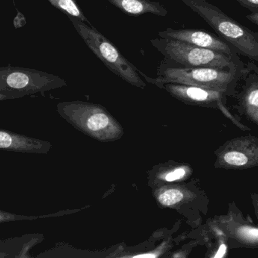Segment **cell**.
I'll use <instances>...</instances> for the list:
<instances>
[{
    "label": "cell",
    "instance_id": "cell-22",
    "mask_svg": "<svg viewBox=\"0 0 258 258\" xmlns=\"http://www.w3.org/2000/svg\"><path fill=\"white\" fill-rule=\"evenodd\" d=\"M6 100H10L9 97L6 96V95H2L0 94V101H6Z\"/></svg>",
    "mask_w": 258,
    "mask_h": 258
},
{
    "label": "cell",
    "instance_id": "cell-16",
    "mask_svg": "<svg viewBox=\"0 0 258 258\" xmlns=\"http://www.w3.org/2000/svg\"><path fill=\"white\" fill-rule=\"evenodd\" d=\"M39 217L33 216V215H17L11 213L0 209V224L3 223L13 222V221H33L37 219Z\"/></svg>",
    "mask_w": 258,
    "mask_h": 258
},
{
    "label": "cell",
    "instance_id": "cell-15",
    "mask_svg": "<svg viewBox=\"0 0 258 258\" xmlns=\"http://www.w3.org/2000/svg\"><path fill=\"white\" fill-rule=\"evenodd\" d=\"M109 124V118L105 114L96 113L92 115L87 121V127L89 130L97 131L105 128Z\"/></svg>",
    "mask_w": 258,
    "mask_h": 258
},
{
    "label": "cell",
    "instance_id": "cell-11",
    "mask_svg": "<svg viewBox=\"0 0 258 258\" xmlns=\"http://www.w3.org/2000/svg\"><path fill=\"white\" fill-rule=\"evenodd\" d=\"M39 242L37 236L33 234L6 240L0 239V258L29 257L28 253Z\"/></svg>",
    "mask_w": 258,
    "mask_h": 258
},
{
    "label": "cell",
    "instance_id": "cell-4",
    "mask_svg": "<svg viewBox=\"0 0 258 258\" xmlns=\"http://www.w3.org/2000/svg\"><path fill=\"white\" fill-rule=\"evenodd\" d=\"M64 83L57 76L21 67H0V94L10 99L46 92Z\"/></svg>",
    "mask_w": 258,
    "mask_h": 258
},
{
    "label": "cell",
    "instance_id": "cell-5",
    "mask_svg": "<svg viewBox=\"0 0 258 258\" xmlns=\"http://www.w3.org/2000/svg\"><path fill=\"white\" fill-rule=\"evenodd\" d=\"M162 39L152 40V44L166 57L187 68H224L238 65L235 60L238 56H228L176 39Z\"/></svg>",
    "mask_w": 258,
    "mask_h": 258
},
{
    "label": "cell",
    "instance_id": "cell-9",
    "mask_svg": "<svg viewBox=\"0 0 258 258\" xmlns=\"http://www.w3.org/2000/svg\"><path fill=\"white\" fill-rule=\"evenodd\" d=\"M46 149V142L43 141L0 129V150L24 154H40Z\"/></svg>",
    "mask_w": 258,
    "mask_h": 258
},
{
    "label": "cell",
    "instance_id": "cell-7",
    "mask_svg": "<svg viewBox=\"0 0 258 258\" xmlns=\"http://www.w3.org/2000/svg\"><path fill=\"white\" fill-rule=\"evenodd\" d=\"M221 228L217 229L218 236L226 240H233L242 247L258 248V226L248 222L236 205L221 218Z\"/></svg>",
    "mask_w": 258,
    "mask_h": 258
},
{
    "label": "cell",
    "instance_id": "cell-19",
    "mask_svg": "<svg viewBox=\"0 0 258 258\" xmlns=\"http://www.w3.org/2000/svg\"><path fill=\"white\" fill-rule=\"evenodd\" d=\"M251 199L252 201V204L254 206V212H255L256 217L258 221V193L255 192H251Z\"/></svg>",
    "mask_w": 258,
    "mask_h": 258
},
{
    "label": "cell",
    "instance_id": "cell-3",
    "mask_svg": "<svg viewBox=\"0 0 258 258\" xmlns=\"http://www.w3.org/2000/svg\"><path fill=\"white\" fill-rule=\"evenodd\" d=\"M242 74V68L238 65L224 68H169L165 71L164 80L221 91L233 95Z\"/></svg>",
    "mask_w": 258,
    "mask_h": 258
},
{
    "label": "cell",
    "instance_id": "cell-1",
    "mask_svg": "<svg viewBox=\"0 0 258 258\" xmlns=\"http://www.w3.org/2000/svg\"><path fill=\"white\" fill-rule=\"evenodd\" d=\"M203 18L239 54L258 61V33L230 18L206 0H181Z\"/></svg>",
    "mask_w": 258,
    "mask_h": 258
},
{
    "label": "cell",
    "instance_id": "cell-14",
    "mask_svg": "<svg viewBox=\"0 0 258 258\" xmlns=\"http://www.w3.org/2000/svg\"><path fill=\"white\" fill-rule=\"evenodd\" d=\"M183 199V194L177 189H170L161 194L159 201L164 206H171Z\"/></svg>",
    "mask_w": 258,
    "mask_h": 258
},
{
    "label": "cell",
    "instance_id": "cell-17",
    "mask_svg": "<svg viewBox=\"0 0 258 258\" xmlns=\"http://www.w3.org/2000/svg\"><path fill=\"white\" fill-rule=\"evenodd\" d=\"M185 174H186V171L183 168H178L173 172L167 174L166 177H165V180L168 182L175 181V180L183 178Z\"/></svg>",
    "mask_w": 258,
    "mask_h": 258
},
{
    "label": "cell",
    "instance_id": "cell-8",
    "mask_svg": "<svg viewBox=\"0 0 258 258\" xmlns=\"http://www.w3.org/2000/svg\"><path fill=\"white\" fill-rule=\"evenodd\" d=\"M159 36L163 39H172L176 40L187 42L191 45L207 48L213 51L225 53L230 56H237L239 54L236 49L219 38L201 30L195 29H182L174 30L168 28L159 32Z\"/></svg>",
    "mask_w": 258,
    "mask_h": 258
},
{
    "label": "cell",
    "instance_id": "cell-13",
    "mask_svg": "<svg viewBox=\"0 0 258 258\" xmlns=\"http://www.w3.org/2000/svg\"><path fill=\"white\" fill-rule=\"evenodd\" d=\"M52 6L60 9L61 12L69 16V18H77L90 24L88 18L85 16L81 8L77 3V0H48Z\"/></svg>",
    "mask_w": 258,
    "mask_h": 258
},
{
    "label": "cell",
    "instance_id": "cell-2",
    "mask_svg": "<svg viewBox=\"0 0 258 258\" xmlns=\"http://www.w3.org/2000/svg\"><path fill=\"white\" fill-rule=\"evenodd\" d=\"M69 18L86 45L110 71L132 84H143L137 68L104 35L81 20Z\"/></svg>",
    "mask_w": 258,
    "mask_h": 258
},
{
    "label": "cell",
    "instance_id": "cell-6",
    "mask_svg": "<svg viewBox=\"0 0 258 258\" xmlns=\"http://www.w3.org/2000/svg\"><path fill=\"white\" fill-rule=\"evenodd\" d=\"M216 166L226 170L257 168L258 137L249 134L227 141L218 150Z\"/></svg>",
    "mask_w": 258,
    "mask_h": 258
},
{
    "label": "cell",
    "instance_id": "cell-18",
    "mask_svg": "<svg viewBox=\"0 0 258 258\" xmlns=\"http://www.w3.org/2000/svg\"><path fill=\"white\" fill-rule=\"evenodd\" d=\"M240 4L248 8L251 12H258V0H237Z\"/></svg>",
    "mask_w": 258,
    "mask_h": 258
},
{
    "label": "cell",
    "instance_id": "cell-12",
    "mask_svg": "<svg viewBox=\"0 0 258 258\" xmlns=\"http://www.w3.org/2000/svg\"><path fill=\"white\" fill-rule=\"evenodd\" d=\"M112 4L119 8L129 15L138 16L144 14L151 13L165 16L168 11L159 2L151 0H108Z\"/></svg>",
    "mask_w": 258,
    "mask_h": 258
},
{
    "label": "cell",
    "instance_id": "cell-21",
    "mask_svg": "<svg viewBox=\"0 0 258 258\" xmlns=\"http://www.w3.org/2000/svg\"><path fill=\"white\" fill-rule=\"evenodd\" d=\"M154 254H142V255H138L135 257H155Z\"/></svg>",
    "mask_w": 258,
    "mask_h": 258
},
{
    "label": "cell",
    "instance_id": "cell-10",
    "mask_svg": "<svg viewBox=\"0 0 258 258\" xmlns=\"http://www.w3.org/2000/svg\"><path fill=\"white\" fill-rule=\"evenodd\" d=\"M237 109L258 126V74H250L238 96Z\"/></svg>",
    "mask_w": 258,
    "mask_h": 258
},
{
    "label": "cell",
    "instance_id": "cell-20",
    "mask_svg": "<svg viewBox=\"0 0 258 258\" xmlns=\"http://www.w3.org/2000/svg\"><path fill=\"white\" fill-rule=\"evenodd\" d=\"M246 18L249 20L251 22L255 24L256 25L258 26V12H251L250 15H248Z\"/></svg>",
    "mask_w": 258,
    "mask_h": 258
}]
</instances>
